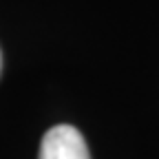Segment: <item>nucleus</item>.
Listing matches in <instances>:
<instances>
[{
  "instance_id": "obj_1",
  "label": "nucleus",
  "mask_w": 159,
  "mask_h": 159,
  "mask_svg": "<svg viewBox=\"0 0 159 159\" xmlns=\"http://www.w3.org/2000/svg\"><path fill=\"white\" fill-rule=\"evenodd\" d=\"M38 159H91L82 133L75 126L60 124L44 133Z\"/></svg>"
},
{
  "instance_id": "obj_2",
  "label": "nucleus",
  "mask_w": 159,
  "mask_h": 159,
  "mask_svg": "<svg viewBox=\"0 0 159 159\" xmlns=\"http://www.w3.org/2000/svg\"><path fill=\"white\" fill-rule=\"evenodd\" d=\"M0 71H2V53H0Z\"/></svg>"
}]
</instances>
